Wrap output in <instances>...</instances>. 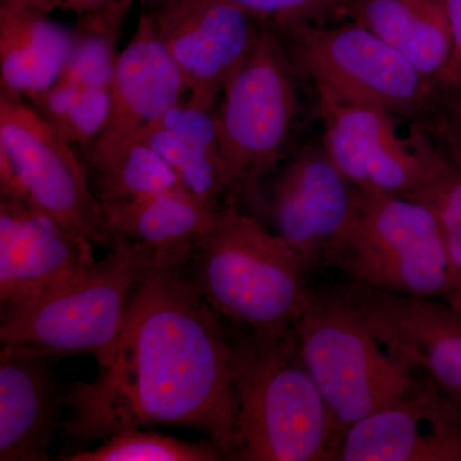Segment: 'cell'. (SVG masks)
<instances>
[{"label": "cell", "mask_w": 461, "mask_h": 461, "mask_svg": "<svg viewBox=\"0 0 461 461\" xmlns=\"http://www.w3.org/2000/svg\"><path fill=\"white\" fill-rule=\"evenodd\" d=\"M93 245L29 200L0 196L2 314L20 308L93 263Z\"/></svg>", "instance_id": "cell-16"}, {"label": "cell", "mask_w": 461, "mask_h": 461, "mask_svg": "<svg viewBox=\"0 0 461 461\" xmlns=\"http://www.w3.org/2000/svg\"><path fill=\"white\" fill-rule=\"evenodd\" d=\"M442 3L450 23L453 51H451L450 62L436 87L453 84L461 77V0H442Z\"/></svg>", "instance_id": "cell-29"}, {"label": "cell", "mask_w": 461, "mask_h": 461, "mask_svg": "<svg viewBox=\"0 0 461 461\" xmlns=\"http://www.w3.org/2000/svg\"><path fill=\"white\" fill-rule=\"evenodd\" d=\"M411 199L435 209L444 230L453 273L454 295L448 302L461 304V169L453 167L444 180Z\"/></svg>", "instance_id": "cell-26"}, {"label": "cell", "mask_w": 461, "mask_h": 461, "mask_svg": "<svg viewBox=\"0 0 461 461\" xmlns=\"http://www.w3.org/2000/svg\"><path fill=\"white\" fill-rule=\"evenodd\" d=\"M332 461H461V402L426 375L411 396L346 430Z\"/></svg>", "instance_id": "cell-15"}, {"label": "cell", "mask_w": 461, "mask_h": 461, "mask_svg": "<svg viewBox=\"0 0 461 461\" xmlns=\"http://www.w3.org/2000/svg\"><path fill=\"white\" fill-rule=\"evenodd\" d=\"M295 71L280 32L267 23L215 113L226 204L250 193L284 156L299 112Z\"/></svg>", "instance_id": "cell-8"}, {"label": "cell", "mask_w": 461, "mask_h": 461, "mask_svg": "<svg viewBox=\"0 0 461 461\" xmlns=\"http://www.w3.org/2000/svg\"><path fill=\"white\" fill-rule=\"evenodd\" d=\"M190 254L151 251L111 362L95 381L66 388L62 429L75 451L123 430L169 426L202 430L232 459V346L191 277Z\"/></svg>", "instance_id": "cell-1"}, {"label": "cell", "mask_w": 461, "mask_h": 461, "mask_svg": "<svg viewBox=\"0 0 461 461\" xmlns=\"http://www.w3.org/2000/svg\"><path fill=\"white\" fill-rule=\"evenodd\" d=\"M220 209L185 189L167 190L105 214L112 236H122L153 253L190 251Z\"/></svg>", "instance_id": "cell-21"}, {"label": "cell", "mask_w": 461, "mask_h": 461, "mask_svg": "<svg viewBox=\"0 0 461 461\" xmlns=\"http://www.w3.org/2000/svg\"><path fill=\"white\" fill-rule=\"evenodd\" d=\"M180 186L171 166L142 140L132 142L94 171V191L105 214Z\"/></svg>", "instance_id": "cell-22"}, {"label": "cell", "mask_w": 461, "mask_h": 461, "mask_svg": "<svg viewBox=\"0 0 461 461\" xmlns=\"http://www.w3.org/2000/svg\"><path fill=\"white\" fill-rule=\"evenodd\" d=\"M0 159L33 206L94 245L111 248L104 209L87 181L74 145L23 99L0 96Z\"/></svg>", "instance_id": "cell-10"}, {"label": "cell", "mask_w": 461, "mask_h": 461, "mask_svg": "<svg viewBox=\"0 0 461 461\" xmlns=\"http://www.w3.org/2000/svg\"><path fill=\"white\" fill-rule=\"evenodd\" d=\"M57 357L21 346L0 351V461H47L66 408L51 363Z\"/></svg>", "instance_id": "cell-17"}, {"label": "cell", "mask_w": 461, "mask_h": 461, "mask_svg": "<svg viewBox=\"0 0 461 461\" xmlns=\"http://www.w3.org/2000/svg\"><path fill=\"white\" fill-rule=\"evenodd\" d=\"M147 142L171 166L182 186L213 209L226 204V176L213 109L182 100L149 126Z\"/></svg>", "instance_id": "cell-19"}, {"label": "cell", "mask_w": 461, "mask_h": 461, "mask_svg": "<svg viewBox=\"0 0 461 461\" xmlns=\"http://www.w3.org/2000/svg\"><path fill=\"white\" fill-rule=\"evenodd\" d=\"M189 96L180 68L144 14L118 57L107 123L89 150L93 171L138 141L149 126Z\"/></svg>", "instance_id": "cell-14"}, {"label": "cell", "mask_w": 461, "mask_h": 461, "mask_svg": "<svg viewBox=\"0 0 461 461\" xmlns=\"http://www.w3.org/2000/svg\"><path fill=\"white\" fill-rule=\"evenodd\" d=\"M32 2L47 12L54 8H62L76 12V14L83 16V14H93V12L108 8L117 0H32Z\"/></svg>", "instance_id": "cell-30"}, {"label": "cell", "mask_w": 461, "mask_h": 461, "mask_svg": "<svg viewBox=\"0 0 461 461\" xmlns=\"http://www.w3.org/2000/svg\"><path fill=\"white\" fill-rule=\"evenodd\" d=\"M32 103L67 141L90 150L107 123L111 87L85 89L58 81Z\"/></svg>", "instance_id": "cell-24"}, {"label": "cell", "mask_w": 461, "mask_h": 461, "mask_svg": "<svg viewBox=\"0 0 461 461\" xmlns=\"http://www.w3.org/2000/svg\"><path fill=\"white\" fill-rule=\"evenodd\" d=\"M95 448H81L67 455L66 461H217L220 448L208 438L199 444L182 441L162 433L127 429L108 437Z\"/></svg>", "instance_id": "cell-25"}, {"label": "cell", "mask_w": 461, "mask_h": 461, "mask_svg": "<svg viewBox=\"0 0 461 461\" xmlns=\"http://www.w3.org/2000/svg\"><path fill=\"white\" fill-rule=\"evenodd\" d=\"M294 332L341 437L411 396L426 377L391 353L338 293L315 294Z\"/></svg>", "instance_id": "cell-5"}, {"label": "cell", "mask_w": 461, "mask_h": 461, "mask_svg": "<svg viewBox=\"0 0 461 461\" xmlns=\"http://www.w3.org/2000/svg\"><path fill=\"white\" fill-rule=\"evenodd\" d=\"M320 95L323 147L348 181L362 190L414 198L453 169L439 147L411 120L384 109Z\"/></svg>", "instance_id": "cell-9"}, {"label": "cell", "mask_w": 461, "mask_h": 461, "mask_svg": "<svg viewBox=\"0 0 461 461\" xmlns=\"http://www.w3.org/2000/svg\"><path fill=\"white\" fill-rule=\"evenodd\" d=\"M294 66L318 94L384 109L406 120L429 118L435 87L402 54L360 23H300L276 27Z\"/></svg>", "instance_id": "cell-7"}, {"label": "cell", "mask_w": 461, "mask_h": 461, "mask_svg": "<svg viewBox=\"0 0 461 461\" xmlns=\"http://www.w3.org/2000/svg\"><path fill=\"white\" fill-rule=\"evenodd\" d=\"M133 0H117L108 8L81 16L71 53L59 80L85 89L111 87L117 67L121 29Z\"/></svg>", "instance_id": "cell-23"}, {"label": "cell", "mask_w": 461, "mask_h": 461, "mask_svg": "<svg viewBox=\"0 0 461 461\" xmlns=\"http://www.w3.org/2000/svg\"><path fill=\"white\" fill-rule=\"evenodd\" d=\"M345 17L402 54L433 87L453 51L442 0H345Z\"/></svg>", "instance_id": "cell-20"}, {"label": "cell", "mask_w": 461, "mask_h": 461, "mask_svg": "<svg viewBox=\"0 0 461 461\" xmlns=\"http://www.w3.org/2000/svg\"><path fill=\"white\" fill-rule=\"evenodd\" d=\"M133 2H135V0H133ZM141 2H153V3H156L157 0H141Z\"/></svg>", "instance_id": "cell-31"}, {"label": "cell", "mask_w": 461, "mask_h": 461, "mask_svg": "<svg viewBox=\"0 0 461 461\" xmlns=\"http://www.w3.org/2000/svg\"><path fill=\"white\" fill-rule=\"evenodd\" d=\"M32 0H0L2 93L35 99L58 83L74 32L58 25Z\"/></svg>", "instance_id": "cell-18"}, {"label": "cell", "mask_w": 461, "mask_h": 461, "mask_svg": "<svg viewBox=\"0 0 461 461\" xmlns=\"http://www.w3.org/2000/svg\"><path fill=\"white\" fill-rule=\"evenodd\" d=\"M429 118L435 123L441 149L451 165L461 169V77L435 89Z\"/></svg>", "instance_id": "cell-28"}, {"label": "cell", "mask_w": 461, "mask_h": 461, "mask_svg": "<svg viewBox=\"0 0 461 461\" xmlns=\"http://www.w3.org/2000/svg\"><path fill=\"white\" fill-rule=\"evenodd\" d=\"M275 27L345 16V0H229Z\"/></svg>", "instance_id": "cell-27"}, {"label": "cell", "mask_w": 461, "mask_h": 461, "mask_svg": "<svg viewBox=\"0 0 461 461\" xmlns=\"http://www.w3.org/2000/svg\"><path fill=\"white\" fill-rule=\"evenodd\" d=\"M357 196V187L339 171L324 147L303 149L273 189L269 212L276 233L312 268L327 267L353 222Z\"/></svg>", "instance_id": "cell-13"}, {"label": "cell", "mask_w": 461, "mask_h": 461, "mask_svg": "<svg viewBox=\"0 0 461 461\" xmlns=\"http://www.w3.org/2000/svg\"><path fill=\"white\" fill-rule=\"evenodd\" d=\"M187 267L221 317L264 335L293 330L317 294L309 286L308 260L235 204L215 213Z\"/></svg>", "instance_id": "cell-3"}, {"label": "cell", "mask_w": 461, "mask_h": 461, "mask_svg": "<svg viewBox=\"0 0 461 461\" xmlns=\"http://www.w3.org/2000/svg\"><path fill=\"white\" fill-rule=\"evenodd\" d=\"M156 32L180 68L193 104L213 109L267 23L229 0H157Z\"/></svg>", "instance_id": "cell-11"}, {"label": "cell", "mask_w": 461, "mask_h": 461, "mask_svg": "<svg viewBox=\"0 0 461 461\" xmlns=\"http://www.w3.org/2000/svg\"><path fill=\"white\" fill-rule=\"evenodd\" d=\"M236 405L232 460L332 461L341 439L295 332L245 330L230 339Z\"/></svg>", "instance_id": "cell-2"}, {"label": "cell", "mask_w": 461, "mask_h": 461, "mask_svg": "<svg viewBox=\"0 0 461 461\" xmlns=\"http://www.w3.org/2000/svg\"><path fill=\"white\" fill-rule=\"evenodd\" d=\"M338 294L391 353L461 402V304L355 280Z\"/></svg>", "instance_id": "cell-12"}, {"label": "cell", "mask_w": 461, "mask_h": 461, "mask_svg": "<svg viewBox=\"0 0 461 461\" xmlns=\"http://www.w3.org/2000/svg\"><path fill=\"white\" fill-rule=\"evenodd\" d=\"M327 267L402 295H454L450 258L435 209L405 196L357 187L353 222Z\"/></svg>", "instance_id": "cell-6"}, {"label": "cell", "mask_w": 461, "mask_h": 461, "mask_svg": "<svg viewBox=\"0 0 461 461\" xmlns=\"http://www.w3.org/2000/svg\"><path fill=\"white\" fill-rule=\"evenodd\" d=\"M151 250L113 236L107 256L2 314L0 341L59 357L91 354L99 368L113 357L133 287Z\"/></svg>", "instance_id": "cell-4"}]
</instances>
